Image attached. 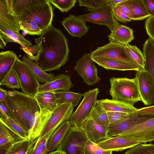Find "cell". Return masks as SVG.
Returning a JSON list of instances; mask_svg holds the SVG:
<instances>
[{
    "instance_id": "cell-1",
    "label": "cell",
    "mask_w": 154,
    "mask_h": 154,
    "mask_svg": "<svg viewBox=\"0 0 154 154\" xmlns=\"http://www.w3.org/2000/svg\"><path fill=\"white\" fill-rule=\"evenodd\" d=\"M35 39V55L32 60L45 72L59 70L68 61L67 38L62 30L52 24Z\"/></svg>"
},
{
    "instance_id": "cell-2",
    "label": "cell",
    "mask_w": 154,
    "mask_h": 154,
    "mask_svg": "<svg viewBox=\"0 0 154 154\" xmlns=\"http://www.w3.org/2000/svg\"><path fill=\"white\" fill-rule=\"evenodd\" d=\"M10 114V116L29 133L34 122L36 113L40 111L33 96L13 89L8 91L2 102Z\"/></svg>"
},
{
    "instance_id": "cell-3",
    "label": "cell",
    "mask_w": 154,
    "mask_h": 154,
    "mask_svg": "<svg viewBox=\"0 0 154 154\" xmlns=\"http://www.w3.org/2000/svg\"><path fill=\"white\" fill-rule=\"evenodd\" d=\"M19 22L32 20L44 31L51 24L54 16L50 0H11Z\"/></svg>"
},
{
    "instance_id": "cell-4",
    "label": "cell",
    "mask_w": 154,
    "mask_h": 154,
    "mask_svg": "<svg viewBox=\"0 0 154 154\" xmlns=\"http://www.w3.org/2000/svg\"><path fill=\"white\" fill-rule=\"evenodd\" d=\"M112 99L133 105L141 98L135 78L112 77L109 79Z\"/></svg>"
},
{
    "instance_id": "cell-5",
    "label": "cell",
    "mask_w": 154,
    "mask_h": 154,
    "mask_svg": "<svg viewBox=\"0 0 154 154\" xmlns=\"http://www.w3.org/2000/svg\"><path fill=\"white\" fill-rule=\"evenodd\" d=\"M88 140L81 129L71 126L56 150L63 151L66 154H84L85 148Z\"/></svg>"
},
{
    "instance_id": "cell-6",
    "label": "cell",
    "mask_w": 154,
    "mask_h": 154,
    "mask_svg": "<svg viewBox=\"0 0 154 154\" xmlns=\"http://www.w3.org/2000/svg\"><path fill=\"white\" fill-rule=\"evenodd\" d=\"M13 68L19 79L22 92L34 97L38 92L41 84L32 71L18 58Z\"/></svg>"
},
{
    "instance_id": "cell-7",
    "label": "cell",
    "mask_w": 154,
    "mask_h": 154,
    "mask_svg": "<svg viewBox=\"0 0 154 154\" xmlns=\"http://www.w3.org/2000/svg\"><path fill=\"white\" fill-rule=\"evenodd\" d=\"M99 91L98 88H96L83 94L82 101L69 119L71 126L79 128L89 118L91 109L97 100V97Z\"/></svg>"
},
{
    "instance_id": "cell-8",
    "label": "cell",
    "mask_w": 154,
    "mask_h": 154,
    "mask_svg": "<svg viewBox=\"0 0 154 154\" xmlns=\"http://www.w3.org/2000/svg\"><path fill=\"white\" fill-rule=\"evenodd\" d=\"M125 46L119 43L110 42L103 46L98 47L91 52V57H103L113 59L138 65L127 53Z\"/></svg>"
},
{
    "instance_id": "cell-9",
    "label": "cell",
    "mask_w": 154,
    "mask_h": 154,
    "mask_svg": "<svg viewBox=\"0 0 154 154\" xmlns=\"http://www.w3.org/2000/svg\"><path fill=\"white\" fill-rule=\"evenodd\" d=\"M154 116L140 115L137 113H129L124 118L109 124L108 131V137L120 135L133 127L142 123Z\"/></svg>"
},
{
    "instance_id": "cell-10",
    "label": "cell",
    "mask_w": 154,
    "mask_h": 154,
    "mask_svg": "<svg viewBox=\"0 0 154 154\" xmlns=\"http://www.w3.org/2000/svg\"><path fill=\"white\" fill-rule=\"evenodd\" d=\"M74 107L70 103L58 105L52 111L40 135L37 139L42 137L50 132L56 130L64 122L68 121L73 113Z\"/></svg>"
},
{
    "instance_id": "cell-11",
    "label": "cell",
    "mask_w": 154,
    "mask_h": 154,
    "mask_svg": "<svg viewBox=\"0 0 154 154\" xmlns=\"http://www.w3.org/2000/svg\"><path fill=\"white\" fill-rule=\"evenodd\" d=\"M74 69L83 79L84 82L88 85H92L98 82L97 69L90 53H85L76 62Z\"/></svg>"
},
{
    "instance_id": "cell-12",
    "label": "cell",
    "mask_w": 154,
    "mask_h": 154,
    "mask_svg": "<svg viewBox=\"0 0 154 154\" xmlns=\"http://www.w3.org/2000/svg\"><path fill=\"white\" fill-rule=\"evenodd\" d=\"M120 136L127 137L140 143L154 141V117L133 127Z\"/></svg>"
},
{
    "instance_id": "cell-13",
    "label": "cell",
    "mask_w": 154,
    "mask_h": 154,
    "mask_svg": "<svg viewBox=\"0 0 154 154\" xmlns=\"http://www.w3.org/2000/svg\"><path fill=\"white\" fill-rule=\"evenodd\" d=\"M86 22L106 26L112 32L120 24L114 18L112 8L107 6L101 10L93 13L77 16Z\"/></svg>"
},
{
    "instance_id": "cell-14",
    "label": "cell",
    "mask_w": 154,
    "mask_h": 154,
    "mask_svg": "<svg viewBox=\"0 0 154 154\" xmlns=\"http://www.w3.org/2000/svg\"><path fill=\"white\" fill-rule=\"evenodd\" d=\"M135 78L140 94L141 101L145 106L152 105L153 90L150 74L145 69H142L137 71Z\"/></svg>"
},
{
    "instance_id": "cell-15",
    "label": "cell",
    "mask_w": 154,
    "mask_h": 154,
    "mask_svg": "<svg viewBox=\"0 0 154 154\" xmlns=\"http://www.w3.org/2000/svg\"><path fill=\"white\" fill-rule=\"evenodd\" d=\"M0 27L18 32L20 31L11 0H0Z\"/></svg>"
},
{
    "instance_id": "cell-16",
    "label": "cell",
    "mask_w": 154,
    "mask_h": 154,
    "mask_svg": "<svg viewBox=\"0 0 154 154\" xmlns=\"http://www.w3.org/2000/svg\"><path fill=\"white\" fill-rule=\"evenodd\" d=\"M140 143L127 137L119 136L109 137L97 144L105 150L117 152L131 148Z\"/></svg>"
},
{
    "instance_id": "cell-17",
    "label": "cell",
    "mask_w": 154,
    "mask_h": 154,
    "mask_svg": "<svg viewBox=\"0 0 154 154\" xmlns=\"http://www.w3.org/2000/svg\"><path fill=\"white\" fill-rule=\"evenodd\" d=\"M79 128L84 132L88 140L95 143L97 144L109 138L107 131L89 117Z\"/></svg>"
},
{
    "instance_id": "cell-18",
    "label": "cell",
    "mask_w": 154,
    "mask_h": 154,
    "mask_svg": "<svg viewBox=\"0 0 154 154\" xmlns=\"http://www.w3.org/2000/svg\"><path fill=\"white\" fill-rule=\"evenodd\" d=\"M61 23L70 35L73 37L80 38L89 31V27L86 26V21L73 14L64 18Z\"/></svg>"
},
{
    "instance_id": "cell-19",
    "label": "cell",
    "mask_w": 154,
    "mask_h": 154,
    "mask_svg": "<svg viewBox=\"0 0 154 154\" xmlns=\"http://www.w3.org/2000/svg\"><path fill=\"white\" fill-rule=\"evenodd\" d=\"M26 138L15 132L0 118V154H3L14 144Z\"/></svg>"
},
{
    "instance_id": "cell-20",
    "label": "cell",
    "mask_w": 154,
    "mask_h": 154,
    "mask_svg": "<svg viewBox=\"0 0 154 154\" xmlns=\"http://www.w3.org/2000/svg\"><path fill=\"white\" fill-rule=\"evenodd\" d=\"M91 58L94 62L99 66L107 70L137 71L142 69L138 65L115 59L97 57H91Z\"/></svg>"
},
{
    "instance_id": "cell-21",
    "label": "cell",
    "mask_w": 154,
    "mask_h": 154,
    "mask_svg": "<svg viewBox=\"0 0 154 154\" xmlns=\"http://www.w3.org/2000/svg\"><path fill=\"white\" fill-rule=\"evenodd\" d=\"M73 87L69 76L63 73L58 74L55 76L54 79L52 82L41 85L38 92L69 90Z\"/></svg>"
},
{
    "instance_id": "cell-22",
    "label": "cell",
    "mask_w": 154,
    "mask_h": 154,
    "mask_svg": "<svg viewBox=\"0 0 154 154\" xmlns=\"http://www.w3.org/2000/svg\"><path fill=\"white\" fill-rule=\"evenodd\" d=\"M52 112L42 109L36 113L34 122L28 133L29 140L33 141L40 136Z\"/></svg>"
},
{
    "instance_id": "cell-23",
    "label": "cell",
    "mask_w": 154,
    "mask_h": 154,
    "mask_svg": "<svg viewBox=\"0 0 154 154\" xmlns=\"http://www.w3.org/2000/svg\"><path fill=\"white\" fill-rule=\"evenodd\" d=\"M107 37L110 42L125 45L129 44L134 38L132 29L120 24Z\"/></svg>"
},
{
    "instance_id": "cell-24",
    "label": "cell",
    "mask_w": 154,
    "mask_h": 154,
    "mask_svg": "<svg viewBox=\"0 0 154 154\" xmlns=\"http://www.w3.org/2000/svg\"><path fill=\"white\" fill-rule=\"evenodd\" d=\"M97 100L106 112L111 111L127 113H137L138 109L133 105L122 101L107 99Z\"/></svg>"
},
{
    "instance_id": "cell-25",
    "label": "cell",
    "mask_w": 154,
    "mask_h": 154,
    "mask_svg": "<svg viewBox=\"0 0 154 154\" xmlns=\"http://www.w3.org/2000/svg\"><path fill=\"white\" fill-rule=\"evenodd\" d=\"M71 126L69 121H67L62 124L57 128L49 140L47 148L48 153L53 152L57 149Z\"/></svg>"
},
{
    "instance_id": "cell-26",
    "label": "cell",
    "mask_w": 154,
    "mask_h": 154,
    "mask_svg": "<svg viewBox=\"0 0 154 154\" xmlns=\"http://www.w3.org/2000/svg\"><path fill=\"white\" fill-rule=\"evenodd\" d=\"M17 58L16 54L12 51H2L0 53V82L12 68Z\"/></svg>"
},
{
    "instance_id": "cell-27",
    "label": "cell",
    "mask_w": 154,
    "mask_h": 154,
    "mask_svg": "<svg viewBox=\"0 0 154 154\" xmlns=\"http://www.w3.org/2000/svg\"><path fill=\"white\" fill-rule=\"evenodd\" d=\"M34 97L38 104L40 110L46 109L52 112L58 105L54 91L38 92Z\"/></svg>"
},
{
    "instance_id": "cell-28",
    "label": "cell",
    "mask_w": 154,
    "mask_h": 154,
    "mask_svg": "<svg viewBox=\"0 0 154 154\" xmlns=\"http://www.w3.org/2000/svg\"><path fill=\"white\" fill-rule=\"evenodd\" d=\"M22 61L30 69L39 82L45 84L54 79L55 75L54 73L46 72L35 61H31L26 56L22 57Z\"/></svg>"
},
{
    "instance_id": "cell-29",
    "label": "cell",
    "mask_w": 154,
    "mask_h": 154,
    "mask_svg": "<svg viewBox=\"0 0 154 154\" xmlns=\"http://www.w3.org/2000/svg\"><path fill=\"white\" fill-rule=\"evenodd\" d=\"M89 117L107 131L110 123L107 112L97 100L91 108Z\"/></svg>"
},
{
    "instance_id": "cell-30",
    "label": "cell",
    "mask_w": 154,
    "mask_h": 154,
    "mask_svg": "<svg viewBox=\"0 0 154 154\" xmlns=\"http://www.w3.org/2000/svg\"><path fill=\"white\" fill-rule=\"evenodd\" d=\"M122 3L133 10V20H143L150 16L143 0H125Z\"/></svg>"
},
{
    "instance_id": "cell-31",
    "label": "cell",
    "mask_w": 154,
    "mask_h": 154,
    "mask_svg": "<svg viewBox=\"0 0 154 154\" xmlns=\"http://www.w3.org/2000/svg\"><path fill=\"white\" fill-rule=\"evenodd\" d=\"M0 38H1L6 44L9 42H14L24 45L26 47L32 46L30 41L27 40L19 32L0 27Z\"/></svg>"
},
{
    "instance_id": "cell-32",
    "label": "cell",
    "mask_w": 154,
    "mask_h": 154,
    "mask_svg": "<svg viewBox=\"0 0 154 154\" xmlns=\"http://www.w3.org/2000/svg\"><path fill=\"white\" fill-rule=\"evenodd\" d=\"M56 101L57 105L71 103L73 106H77L83 94L73 92L69 90H63L54 91Z\"/></svg>"
},
{
    "instance_id": "cell-33",
    "label": "cell",
    "mask_w": 154,
    "mask_h": 154,
    "mask_svg": "<svg viewBox=\"0 0 154 154\" xmlns=\"http://www.w3.org/2000/svg\"><path fill=\"white\" fill-rule=\"evenodd\" d=\"M36 139L32 141L27 138L16 143L3 154H29L30 149L34 145Z\"/></svg>"
},
{
    "instance_id": "cell-34",
    "label": "cell",
    "mask_w": 154,
    "mask_h": 154,
    "mask_svg": "<svg viewBox=\"0 0 154 154\" xmlns=\"http://www.w3.org/2000/svg\"><path fill=\"white\" fill-rule=\"evenodd\" d=\"M55 130L50 132L40 139H37L34 145L30 149L29 154H46L48 153L49 140Z\"/></svg>"
},
{
    "instance_id": "cell-35",
    "label": "cell",
    "mask_w": 154,
    "mask_h": 154,
    "mask_svg": "<svg viewBox=\"0 0 154 154\" xmlns=\"http://www.w3.org/2000/svg\"><path fill=\"white\" fill-rule=\"evenodd\" d=\"M125 48L130 57L142 69L145 68V61L143 53L136 45L129 44L125 46Z\"/></svg>"
},
{
    "instance_id": "cell-36",
    "label": "cell",
    "mask_w": 154,
    "mask_h": 154,
    "mask_svg": "<svg viewBox=\"0 0 154 154\" xmlns=\"http://www.w3.org/2000/svg\"><path fill=\"white\" fill-rule=\"evenodd\" d=\"M79 6L85 7L93 13L99 11L107 6L106 0H79Z\"/></svg>"
},
{
    "instance_id": "cell-37",
    "label": "cell",
    "mask_w": 154,
    "mask_h": 154,
    "mask_svg": "<svg viewBox=\"0 0 154 154\" xmlns=\"http://www.w3.org/2000/svg\"><path fill=\"white\" fill-rule=\"evenodd\" d=\"M0 85H5L9 89L20 88L19 81L13 68L3 80L0 82Z\"/></svg>"
},
{
    "instance_id": "cell-38",
    "label": "cell",
    "mask_w": 154,
    "mask_h": 154,
    "mask_svg": "<svg viewBox=\"0 0 154 154\" xmlns=\"http://www.w3.org/2000/svg\"><path fill=\"white\" fill-rule=\"evenodd\" d=\"M19 23L20 30L25 31L27 34L40 36L43 32L33 21L26 20Z\"/></svg>"
},
{
    "instance_id": "cell-39",
    "label": "cell",
    "mask_w": 154,
    "mask_h": 154,
    "mask_svg": "<svg viewBox=\"0 0 154 154\" xmlns=\"http://www.w3.org/2000/svg\"><path fill=\"white\" fill-rule=\"evenodd\" d=\"M124 154H154V143H141L130 148Z\"/></svg>"
},
{
    "instance_id": "cell-40",
    "label": "cell",
    "mask_w": 154,
    "mask_h": 154,
    "mask_svg": "<svg viewBox=\"0 0 154 154\" xmlns=\"http://www.w3.org/2000/svg\"><path fill=\"white\" fill-rule=\"evenodd\" d=\"M0 118L17 134L24 138L28 137V133L25 131L21 126L12 118L5 114L0 117Z\"/></svg>"
},
{
    "instance_id": "cell-41",
    "label": "cell",
    "mask_w": 154,
    "mask_h": 154,
    "mask_svg": "<svg viewBox=\"0 0 154 154\" xmlns=\"http://www.w3.org/2000/svg\"><path fill=\"white\" fill-rule=\"evenodd\" d=\"M54 7L61 12H67L74 6L76 0H50Z\"/></svg>"
},
{
    "instance_id": "cell-42",
    "label": "cell",
    "mask_w": 154,
    "mask_h": 154,
    "mask_svg": "<svg viewBox=\"0 0 154 154\" xmlns=\"http://www.w3.org/2000/svg\"><path fill=\"white\" fill-rule=\"evenodd\" d=\"M85 154H112V151L105 150L97 144L88 140L84 149Z\"/></svg>"
},
{
    "instance_id": "cell-43",
    "label": "cell",
    "mask_w": 154,
    "mask_h": 154,
    "mask_svg": "<svg viewBox=\"0 0 154 154\" xmlns=\"http://www.w3.org/2000/svg\"><path fill=\"white\" fill-rule=\"evenodd\" d=\"M113 16L117 21L126 23L132 20L122 11L115 7L112 8Z\"/></svg>"
},
{
    "instance_id": "cell-44",
    "label": "cell",
    "mask_w": 154,
    "mask_h": 154,
    "mask_svg": "<svg viewBox=\"0 0 154 154\" xmlns=\"http://www.w3.org/2000/svg\"><path fill=\"white\" fill-rule=\"evenodd\" d=\"M145 24L147 34L154 41V16H150L147 18Z\"/></svg>"
},
{
    "instance_id": "cell-45",
    "label": "cell",
    "mask_w": 154,
    "mask_h": 154,
    "mask_svg": "<svg viewBox=\"0 0 154 154\" xmlns=\"http://www.w3.org/2000/svg\"><path fill=\"white\" fill-rule=\"evenodd\" d=\"M108 118L110 123L115 122L126 116L128 114L123 112H107Z\"/></svg>"
},
{
    "instance_id": "cell-46",
    "label": "cell",
    "mask_w": 154,
    "mask_h": 154,
    "mask_svg": "<svg viewBox=\"0 0 154 154\" xmlns=\"http://www.w3.org/2000/svg\"><path fill=\"white\" fill-rule=\"evenodd\" d=\"M115 7L123 12L132 20H133L134 17L133 11L129 7L122 3L118 4Z\"/></svg>"
},
{
    "instance_id": "cell-47",
    "label": "cell",
    "mask_w": 154,
    "mask_h": 154,
    "mask_svg": "<svg viewBox=\"0 0 154 154\" xmlns=\"http://www.w3.org/2000/svg\"><path fill=\"white\" fill-rule=\"evenodd\" d=\"M137 112L140 115L154 116V105L138 109Z\"/></svg>"
},
{
    "instance_id": "cell-48",
    "label": "cell",
    "mask_w": 154,
    "mask_h": 154,
    "mask_svg": "<svg viewBox=\"0 0 154 154\" xmlns=\"http://www.w3.org/2000/svg\"><path fill=\"white\" fill-rule=\"evenodd\" d=\"M150 16H154V0H143Z\"/></svg>"
},
{
    "instance_id": "cell-49",
    "label": "cell",
    "mask_w": 154,
    "mask_h": 154,
    "mask_svg": "<svg viewBox=\"0 0 154 154\" xmlns=\"http://www.w3.org/2000/svg\"><path fill=\"white\" fill-rule=\"evenodd\" d=\"M125 0H106L107 6L112 8L115 7L118 4L125 1Z\"/></svg>"
},
{
    "instance_id": "cell-50",
    "label": "cell",
    "mask_w": 154,
    "mask_h": 154,
    "mask_svg": "<svg viewBox=\"0 0 154 154\" xmlns=\"http://www.w3.org/2000/svg\"><path fill=\"white\" fill-rule=\"evenodd\" d=\"M8 91L0 88V101L3 102L5 99L7 95Z\"/></svg>"
},
{
    "instance_id": "cell-51",
    "label": "cell",
    "mask_w": 154,
    "mask_h": 154,
    "mask_svg": "<svg viewBox=\"0 0 154 154\" xmlns=\"http://www.w3.org/2000/svg\"><path fill=\"white\" fill-rule=\"evenodd\" d=\"M0 109L3 111L8 116H10V114L7 109L2 102L0 101Z\"/></svg>"
},
{
    "instance_id": "cell-52",
    "label": "cell",
    "mask_w": 154,
    "mask_h": 154,
    "mask_svg": "<svg viewBox=\"0 0 154 154\" xmlns=\"http://www.w3.org/2000/svg\"><path fill=\"white\" fill-rule=\"evenodd\" d=\"M6 44L3 40L0 38V47L1 49H4L6 46Z\"/></svg>"
},
{
    "instance_id": "cell-53",
    "label": "cell",
    "mask_w": 154,
    "mask_h": 154,
    "mask_svg": "<svg viewBox=\"0 0 154 154\" xmlns=\"http://www.w3.org/2000/svg\"><path fill=\"white\" fill-rule=\"evenodd\" d=\"M58 151L57 150L53 152H50L49 154H57Z\"/></svg>"
},
{
    "instance_id": "cell-54",
    "label": "cell",
    "mask_w": 154,
    "mask_h": 154,
    "mask_svg": "<svg viewBox=\"0 0 154 154\" xmlns=\"http://www.w3.org/2000/svg\"><path fill=\"white\" fill-rule=\"evenodd\" d=\"M84 154H85V153Z\"/></svg>"
}]
</instances>
